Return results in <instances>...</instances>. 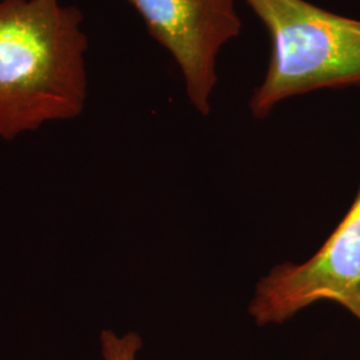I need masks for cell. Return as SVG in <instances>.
<instances>
[{
    "label": "cell",
    "instance_id": "5",
    "mask_svg": "<svg viewBox=\"0 0 360 360\" xmlns=\"http://www.w3.org/2000/svg\"><path fill=\"white\" fill-rule=\"evenodd\" d=\"M142 346V338L136 333L116 334L111 330H104L101 334L103 360H136Z\"/></svg>",
    "mask_w": 360,
    "mask_h": 360
},
{
    "label": "cell",
    "instance_id": "3",
    "mask_svg": "<svg viewBox=\"0 0 360 360\" xmlns=\"http://www.w3.org/2000/svg\"><path fill=\"white\" fill-rule=\"evenodd\" d=\"M319 302L336 303L360 321V186L318 252L300 264L272 269L257 283L248 311L257 326L282 324Z\"/></svg>",
    "mask_w": 360,
    "mask_h": 360
},
{
    "label": "cell",
    "instance_id": "4",
    "mask_svg": "<svg viewBox=\"0 0 360 360\" xmlns=\"http://www.w3.org/2000/svg\"><path fill=\"white\" fill-rule=\"evenodd\" d=\"M127 1L179 67L191 104L207 115L218 84L219 52L242 31L236 0Z\"/></svg>",
    "mask_w": 360,
    "mask_h": 360
},
{
    "label": "cell",
    "instance_id": "1",
    "mask_svg": "<svg viewBox=\"0 0 360 360\" xmlns=\"http://www.w3.org/2000/svg\"><path fill=\"white\" fill-rule=\"evenodd\" d=\"M89 39L60 0H0V139L77 119L86 108Z\"/></svg>",
    "mask_w": 360,
    "mask_h": 360
},
{
    "label": "cell",
    "instance_id": "2",
    "mask_svg": "<svg viewBox=\"0 0 360 360\" xmlns=\"http://www.w3.org/2000/svg\"><path fill=\"white\" fill-rule=\"evenodd\" d=\"M245 1L271 39L266 74L250 101L257 119L297 95L360 87V20L307 0Z\"/></svg>",
    "mask_w": 360,
    "mask_h": 360
}]
</instances>
